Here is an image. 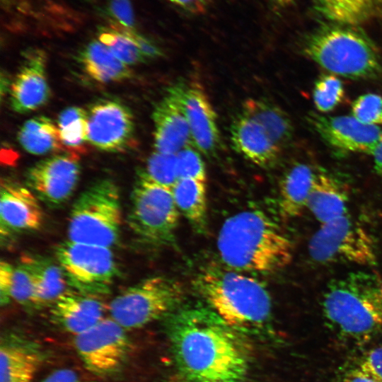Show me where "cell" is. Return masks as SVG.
I'll return each mask as SVG.
<instances>
[{
    "label": "cell",
    "instance_id": "1",
    "mask_svg": "<svg viewBox=\"0 0 382 382\" xmlns=\"http://www.w3.org/2000/svg\"><path fill=\"white\" fill-rule=\"evenodd\" d=\"M166 332L187 382H244L250 356L242 333L209 307L185 306L166 319Z\"/></svg>",
    "mask_w": 382,
    "mask_h": 382
},
{
    "label": "cell",
    "instance_id": "2",
    "mask_svg": "<svg viewBox=\"0 0 382 382\" xmlns=\"http://www.w3.org/2000/svg\"><path fill=\"white\" fill-rule=\"evenodd\" d=\"M217 249L226 267L238 271L270 274L292 258V243L281 227L262 211L248 209L225 220Z\"/></svg>",
    "mask_w": 382,
    "mask_h": 382
},
{
    "label": "cell",
    "instance_id": "3",
    "mask_svg": "<svg viewBox=\"0 0 382 382\" xmlns=\"http://www.w3.org/2000/svg\"><path fill=\"white\" fill-rule=\"evenodd\" d=\"M193 284L207 307L234 330L253 335L270 331L272 301L257 279L226 266L209 265L198 272Z\"/></svg>",
    "mask_w": 382,
    "mask_h": 382
},
{
    "label": "cell",
    "instance_id": "4",
    "mask_svg": "<svg viewBox=\"0 0 382 382\" xmlns=\"http://www.w3.org/2000/svg\"><path fill=\"white\" fill-rule=\"evenodd\" d=\"M322 310L328 325L342 337L369 340L382 328V277L357 271L332 280Z\"/></svg>",
    "mask_w": 382,
    "mask_h": 382
},
{
    "label": "cell",
    "instance_id": "5",
    "mask_svg": "<svg viewBox=\"0 0 382 382\" xmlns=\"http://www.w3.org/2000/svg\"><path fill=\"white\" fill-rule=\"evenodd\" d=\"M301 50L306 57L336 76L367 79L382 72L377 48L357 25L323 24L303 37Z\"/></svg>",
    "mask_w": 382,
    "mask_h": 382
},
{
    "label": "cell",
    "instance_id": "6",
    "mask_svg": "<svg viewBox=\"0 0 382 382\" xmlns=\"http://www.w3.org/2000/svg\"><path fill=\"white\" fill-rule=\"evenodd\" d=\"M122 224L120 190L110 179L99 180L76 199L69 214V241L110 248Z\"/></svg>",
    "mask_w": 382,
    "mask_h": 382
},
{
    "label": "cell",
    "instance_id": "7",
    "mask_svg": "<svg viewBox=\"0 0 382 382\" xmlns=\"http://www.w3.org/2000/svg\"><path fill=\"white\" fill-rule=\"evenodd\" d=\"M183 298L184 290L178 282L154 276L124 289L108 309L110 317L126 330H135L168 316Z\"/></svg>",
    "mask_w": 382,
    "mask_h": 382
},
{
    "label": "cell",
    "instance_id": "8",
    "mask_svg": "<svg viewBox=\"0 0 382 382\" xmlns=\"http://www.w3.org/2000/svg\"><path fill=\"white\" fill-rule=\"evenodd\" d=\"M179 214L171 189L138 175L131 192L127 221L141 241L155 246L173 244Z\"/></svg>",
    "mask_w": 382,
    "mask_h": 382
},
{
    "label": "cell",
    "instance_id": "9",
    "mask_svg": "<svg viewBox=\"0 0 382 382\" xmlns=\"http://www.w3.org/2000/svg\"><path fill=\"white\" fill-rule=\"evenodd\" d=\"M311 257L319 263H376V245L362 225L347 214L321 224L308 243Z\"/></svg>",
    "mask_w": 382,
    "mask_h": 382
},
{
    "label": "cell",
    "instance_id": "10",
    "mask_svg": "<svg viewBox=\"0 0 382 382\" xmlns=\"http://www.w3.org/2000/svg\"><path fill=\"white\" fill-rule=\"evenodd\" d=\"M54 253L72 289L100 297L110 293L117 275L110 248L68 240L59 243Z\"/></svg>",
    "mask_w": 382,
    "mask_h": 382
},
{
    "label": "cell",
    "instance_id": "11",
    "mask_svg": "<svg viewBox=\"0 0 382 382\" xmlns=\"http://www.w3.org/2000/svg\"><path fill=\"white\" fill-rule=\"evenodd\" d=\"M74 343L85 367L98 376L119 371L132 349L127 330L110 317L74 336Z\"/></svg>",
    "mask_w": 382,
    "mask_h": 382
},
{
    "label": "cell",
    "instance_id": "12",
    "mask_svg": "<svg viewBox=\"0 0 382 382\" xmlns=\"http://www.w3.org/2000/svg\"><path fill=\"white\" fill-rule=\"evenodd\" d=\"M80 173L79 155L64 152L41 160L29 168L25 183L40 202L57 208L70 199Z\"/></svg>",
    "mask_w": 382,
    "mask_h": 382
},
{
    "label": "cell",
    "instance_id": "13",
    "mask_svg": "<svg viewBox=\"0 0 382 382\" xmlns=\"http://www.w3.org/2000/svg\"><path fill=\"white\" fill-rule=\"evenodd\" d=\"M87 112L88 142L101 151L120 152L132 144L134 133L130 110L115 100H100Z\"/></svg>",
    "mask_w": 382,
    "mask_h": 382
},
{
    "label": "cell",
    "instance_id": "14",
    "mask_svg": "<svg viewBox=\"0 0 382 382\" xmlns=\"http://www.w3.org/2000/svg\"><path fill=\"white\" fill-rule=\"evenodd\" d=\"M309 122L320 138L340 151L372 155L382 139L378 126L364 123L353 115H309Z\"/></svg>",
    "mask_w": 382,
    "mask_h": 382
},
{
    "label": "cell",
    "instance_id": "15",
    "mask_svg": "<svg viewBox=\"0 0 382 382\" xmlns=\"http://www.w3.org/2000/svg\"><path fill=\"white\" fill-rule=\"evenodd\" d=\"M180 104L187 119L191 138L206 155L214 153L219 142L215 112L204 91L197 86L179 83L168 91Z\"/></svg>",
    "mask_w": 382,
    "mask_h": 382
},
{
    "label": "cell",
    "instance_id": "16",
    "mask_svg": "<svg viewBox=\"0 0 382 382\" xmlns=\"http://www.w3.org/2000/svg\"><path fill=\"white\" fill-rule=\"evenodd\" d=\"M43 222L40 200L25 185L2 179L0 191L1 237L39 229Z\"/></svg>",
    "mask_w": 382,
    "mask_h": 382
},
{
    "label": "cell",
    "instance_id": "17",
    "mask_svg": "<svg viewBox=\"0 0 382 382\" xmlns=\"http://www.w3.org/2000/svg\"><path fill=\"white\" fill-rule=\"evenodd\" d=\"M45 68L43 51L30 49L23 53V64L10 86V102L15 112H30L47 102L50 90Z\"/></svg>",
    "mask_w": 382,
    "mask_h": 382
},
{
    "label": "cell",
    "instance_id": "18",
    "mask_svg": "<svg viewBox=\"0 0 382 382\" xmlns=\"http://www.w3.org/2000/svg\"><path fill=\"white\" fill-rule=\"evenodd\" d=\"M50 308L51 321L74 337L105 318L108 306H106L100 296L69 289Z\"/></svg>",
    "mask_w": 382,
    "mask_h": 382
},
{
    "label": "cell",
    "instance_id": "19",
    "mask_svg": "<svg viewBox=\"0 0 382 382\" xmlns=\"http://www.w3.org/2000/svg\"><path fill=\"white\" fill-rule=\"evenodd\" d=\"M44 360L34 342L15 333L1 337L0 382H33Z\"/></svg>",
    "mask_w": 382,
    "mask_h": 382
},
{
    "label": "cell",
    "instance_id": "20",
    "mask_svg": "<svg viewBox=\"0 0 382 382\" xmlns=\"http://www.w3.org/2000/svg\"><path fill=\"white\" fill-rule=\"evenodd\" d=\"M154 147L156 151L177 154L187 146L191 138L190 127L182 108L170 93L153 111Z\"/></svg>",
    "mask_w": 382,
    "mask_h": 382
},
{
    "label": "cell",
    "instance_id": "21",
    "mask_svg": "<svg viewBox=\"0 0 382 382\" xmlns=\"http://www.w3.org/2000/svg\"><path fill=\"white\" fill-rule=\"evenodd\" d=\"M234 149L245 158L263 168L274 166L280 156V149L255 120L238 116L231 127Z\"/></svg>",
    "mask_w": 382,
    "mask_h": 382
},
{
    "label": "cell",
    "instance_id": "22",
    "mask_svg": "<svg viewBox=\"0 0 382 382\" xmlns=\"http://www.w3.org/2000/svg\"><path fill=\"white\" fill-rule=\"evenodd\" d=\"M348 202L343 183L328 173H316L306 208L321 224L347 214Z\"/></svg>",
    "mask_w": 382,
    "mask_h": 382
},
{
    "label": "cell",
    "instance_id": "23",
    "mask_svg": "<svg viewBox=\"0 0 382 382\" xmlns=\"http://www.w3.org/2000/svg\"><path fill=\"white\" fill-rule=\"evenodd\" d=\"M21 263L31 273L35 286L33 307H50L70 287L57 262L40 255H26Z\"/></svg>",
    "mask_w": 382,
    "mask_h": 382
},
{
    "label": "cell",
    "instance_id": "24",
    "mask_svg": "<svg viewBox=\"0 0 382 382\" xmlns=\"http://www.w3.org/2000/svg\"><path fill=\"white\" fill-rule=\"evenodd\" d=\"M316 174L310 166L298 163L284 175L279 183L277 200L282 217L287 219L296 218L307 207Z\"/></svg>",
    "mask_w": 382,
    "mask_h": 382
},
{
    "label": "cell",
    "instance_id": "25",
    "mask_svg": "<svg viewBox=\"0 0 382 382\" xmlns=\"http://www.w3.org/2000/svg\"><path fill=\"white\" fill-rule=\"evenodd\" d=\"M79 61L84 71L100 83L124 81L132 76L129 66L100 40L87 44L80 51Z\"/></svg>",
    "mask_w": 382,
    "mask_h": 382
},
{
    "label": "cell",
    "instance_id": "26",
    "mask_svg": "<svg viewBox=\"0 0 382 382\" xmlns=\"http://www.w3.org/2000/svg\"><path fill=\"white\" fill-rule=\"evenodd\" d=\"M243 114L257 122L279 148L292 139V123L277 105L265 99L250 98L243 103Z\"/></svg>",
    "mask_w": 382,
    "mask_h": 382
},
{
    "label": "cell",
    "instance_id": "27",
    "mask_svg": "<svg viewBox=\"0 0 382 382\" xmlns=\"http://www.w3.org/2000/svg\"><path fill=\"white\" fill-rule=\"evenodd\" d=\"M171 190L180 213L198 232H204L207 226L206 183L190 178L178 179Z\"/></svg>",
    "mask_w": 382,
    "mask_h": 382
},
{
    "label": "cell",
    "instance_id": "28",
    "mask_svg": "<svg viewBox=\"0 0 382 382\" xmlns=\"http://www.w3.org/2000/svg\"><path fill=\"white\" fill-rule=\"evenodd\" d=\"M21 146L34 155H45L65 150L57 126L45 116H37L27 120L18 133Z\"/></svg>",
    "mask_w": 382,
    "mask_h": 382
},
{
    "label": "cell",
    "instance_id": "29",
    "mask_svg": "<svg viewBox=\"0 0 382 382\" xmlns=\"http://www.w3.org/2000/svg\"><path fill=\"white\" fill-rule=\"evenodd\" d=\"M377 0H314L315 11L330 23L359 25L374 13Z\"/></svg>",
    "mask_w": 382,
    "mask_h": 382
},
{
    "label": "cell",
    "instance_id": "30",
    "mask_svg": "<svg viewBox=\"0 0 382 382\" xmlns=\"http://www.w3.org/2000/svg\"><path fill=\"white\" fill-rule=\"evenodd\" d=\"M57 127L66 152L77 155L85 153V144L88 142L86 110L76 106L66 108L59 115Z\"/></svg>",
    "mask_w": 382,
    "mask_h": 382
},
{
    "label": "cell",
    "instance_id": "31",
    "mask_svg": "<svg viewBox=\"0 0 382 382\" xmlns=\"http://www.w3.org/2000/svg\"><path fill=\"white\" fill-rule=\"evenodd\" d=\"M138 175L172 189L179 179L176 154L154 151L149 157L145 168L139 171Z\"/></svg>",
    "mask_w": 382,
    "mask_h": 382
},
{
    "label": "cell",
    "instance_id": "32",
    "mask_svg": "<svg viewBox=\"0 0 382 382\" xmlns=\"http://www.w3.org/2000/svg\"><path fill=\"white\" fill-rule=\"evenodd\" d=\"M98 39L117 58L127 66L139 64L146 59L134 42L117 28H102Z\"/></svg>",
    "mask_w": 382,
    "mask_h": 382
},
{
    "label": "cell",
    "instance_id": "33",
    "mask_svg": "<svg viewBox=\"0 0 382 382\" xmlns=\"http://www.w3.org/2000/svg\"><path fill=\"white\" fill-rule=\"evenodd\" d=\"M345 88L336 75L324 74L316 80L313 99L316 109L323 113L334 110L344 100Z\"/></svg>",
    "mask_w": 382,
    "mask_h": 382
},
{
    "label": "cell",
    "instance_id": "34",
    "mask_svg": "<svg viewBox=\"0 0 382 382\" xmlns=\"http://www.w3.org/2000/svg\"><path fill=\"white\" fill-rule=\"evenodd\" d=\"M35 286L33 277L22 263L13 267L11 298L20 305L33 308Z\"/></svg>",
    "mask_w": 382,
    "mask_h": 382
},
{
    "label": "cell",
    "instance_id": "35",
    "mask_svg": "<svg viewBox=\"0 0 382 382\" xmlns=\"http://www.w3.org/2000/svg\"><path fill=\"white\" fill-rule=\"evenodd\" d=\"M352 115L361 122L378 126L382 125V96L366 93L359 96L352 104Z\"/></svg>",
    "mask_w": 382,
    "mask_h": 382
},
{
    "label": "cell",
    "instance_id": "36",
    "mask_svg": "<svg viewBox=\"0 0 382 382\" xmlns=\"http://www.w3.org/2000/svg\"><path fill=\"white\" fill-rule=\"evenodd\" d=\"M176 157L179 179L190 178L206 183L205 166L197 151L187 146L178 151Z\"/></svg>",
    "mask_w": 382,
    "mask_h": 382
},
{
    "label": "cell",
    "instance_id": "37",
    "mask_svg": "<svg viewBox=\"0 0 382 382\" xmlns=\"http://www.w3.org/2000/svg\"><path fill=\"white\" fill-rule=\"evenodd\" d=\"M109 13L121 28L134 29V18L129 0H110L108 6Z\"/></svg>",
    "mask_w": 382,
    "mask_h": 382
},
{
    "label": "cell",
    "instance_id": "38",
    "mask_svg": "<svg viewBox=\"0 0 382 382\" xmlns=\"http://www.w3.org/2000/svg\"><path fill=\"white\" fill-rule=\"evenodd\" d=\"M358 368L376 382H382V347L370 350L360 360Z\"/></svg>",
    "mask_w": 382,
    "mask_h": 382
},
{
    "label": "cell",
    "instance_id": "39",
    "mask_svg": "<svg viewBox=\"0 0 382 382\" xmlns=\"http://www.w3.org/2000/svg\"><path fill=\"white\" fill-rule=\"evenodd\" d=\"M113 28L118 29L130 37L146 59L157 58L162 55V52L153 41L138 33L134 29L123 28L117 25Z\"/></svg>",
    "mask_w": 382,
    "mask_h": 382
},
{
    "label": "cell",
    "instance_id": "40",
    "mask_svg": "<svg viewBox=\"0 0 382 382\" xmlns=\"http://www.w3.org/2000/svg\"><path fill=\"white\" fill-rule=\"evenodd\" d=\"M13 267L11 264L1 261L0 263V303L7 305L11 301V286Z\"/></svg>",
    "mask_w": 382,
    "mask_h": 382
},
{
    "label": "cell",
    "instance_id": "41",
    "mask_svg": "<svg viewBox=\"0 0 382 382\" xmlns=\"http://www.w3.org/2000/svg\"><path fill=\"white\" fill-rule=\"evenodd\" d=\"M177 8L191 15H202L209 9L212 0H168Z\"/></svg>",
    "mask_w": 382,
    "mask_h": 382
},
{
    "label": "cell",
    "instance_id": "42",
    "mask_svg": "<svg viewBox=\"0 0 382 382\" xmlns=\"http://www.w3.org/2000/svg\"><path fill=\"white\" fill-rule=\"evenodd\" d=\"M41 382H81V378L74 369L66 368L55 370Z\"/></svg>",
    "mask_w": 382,
    "mask_h": 382
},
{
    "label": "cell",
    "instance_id": "43",
    "mask_svg": "<svg viewBox=\"0 0 382 382\" xmlns=\"http://www.w3.org/2000/svg\"><path fill=\"white\" fill-rule=\"evenodd\" d=\"M341 382H376L359 368L348 372Z\"/></svg>",
    "mask_w": 382,
    "mask_h": 382
},
{
    "label": "cell",
    "instance_id": "44",
    "mask_svg": "<svg viewBox=\"0 0 382 382\" xmlns=\"http://www.w3.org/2000/svg\"><path fill=\"white\" fill-rule=\"evenodd\" d=\"M375 171L382 176V139L377 145L373 154Z\"/></svg>",
    "mask_w": 382,
    "mask_h": 382
},
{
    "label": "cell",
    "instance_id": "45",
    "mask_svg": "<svg viewBox=\"0 0 382 382\" xmlns=\"http://www.w3.org/2000/svg\"><path fill=\"white\" fill-rule=\"evenodd\" d=\"M296 0H269L277 8H285L292 5Z\"/></svg>",
    "mask_w": 382,
    "mask_h": 382
},
{
    "label": "cell",
    "instance_id": "46",
    "mask_svg": "<svg viewBox=\"0 0 382 382\" xmlns=\"http://www.w3.org/2000/svg\"><path fill=\"white\" fill-rule=\"evenodd\" d=\"M169 382H187L186 381H185L183 378H173L171 379Z\"/></svg>",
    "mask_w": 382,
    "mask_h": 382
}]
</instances>
